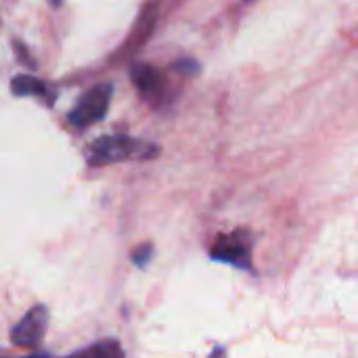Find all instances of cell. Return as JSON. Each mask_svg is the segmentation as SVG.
Segmentation results:
<instances>
[{
  "instance_id": "cell-1",
  "label": "cell",
  "mask_w": 358,
  "mask_h": 358,
  "mask_svg": "<svg viewBox=\"0 0 358 358\" xmlns=\"http://www.w3.org/2000/svg\"><path fill=\"white\" fill-rule=\"evenodd\" d=\"M155 155H157V147L143 138H132L126 134H111V136L96 138L88 147L86 162L92 168H101V166L120 164V162L151 159Z\"/></svg>"
},
{
  "instance_id": "cell-2",
  "label": "cell",
  "mask_w": 358,
  "mask_h": 358,
  "mask_svg": "<svg viewBox=\"0 0 358 358\" xmlns=\"http://www.w3.org/2000/svg\"><path fill=\"white\" fill-rule=\"evenodd\" d=\"M111 96H113L111 82H101V84L90 86L67 113V122L76 128H86L90 124L101 122L109 109Z\"/></svg>"
},
{
  "instance_id": "cell-3",
  "label": "cell",
  "mask_w": 358,
  "mask_h": 358,
  "mask_svg": "<svg viewBox=\"0 0 358 358\" xmlns=\"http://www.w3.org/2000/svg\"><path fill=\"white\" fill-rule=\"evenodd\" d=\"M210 256L214 260L250 271L252 268V239L245 231L220 235V237H216V241L210 250Z\"/></svg>"
},
{
  "instance_id": "cell-4",
  "label": "cell",
  "mask_w": 358,
  "mask_h": 358,
  "mask_svg": "<svg viewBox=\"0 0 358 358\" xmlns=\"http://www.w3.org/2000/svg\"><path fill=\"white\" fill-rule=\"evenodd\" d=\"M46 325H48V310L46 306L38 304L29 308L25 317L10 329V342L19 348H36L46 334Z\"/></svg>"
},
{
  "instance_id": "cell-5",
  "label": "cell",
  "mask_w": 358,
  "mask_h": 358,
  "mask_svg": "<svg viewBox=\"0 0 358 358\" xmlns=\"http://www.w3.org/2000/svg\"><path fill=\"white\" fill-rule=\"evenodd\" d=\"M157 4H145L134 27L130 29V36L126 38V42L122 44V48L115 52L117 59H126L130 55H134L151 36H153V29H155V23H157Z\"/></svg>"
},
{
  "instance_id": "cell-6",
  "label": "cell",
  "mask_w": 358,
  "mask_h": 358,
  "mask_svg": "<svg viewBox=\"0 0 358 358\" xmlns=\"http://www.w3.org/2000/svg\"><path fill=\"white\" fill-rule=\"evenodd\" d=\"M130 78H132V84L138 88V92L149 99V101H157L162 94H164V88H166V78L164 73L155 67V65H149V63H134L130 67Z\"/></svg>"
},
{
  "instance_id": "cell-7",
  "label": "cell",
  "mask_w": 358,
  "mask_h": 358,
  "mask_svg": "<svg viewBox=\"0 0 358 358\" xmlns=\"http://www.w3.org/2000/svg\"><path fill=\"white\" fill-rule=\"evenodd\" d=\"M10 92L17 96H46V84L34 76H15L10 80Z\"/></svg>"
},
{
  "instance_id": "cell-8",
  "label": "cell",
  "mask_w": 358,
  "mask_h": 358,
  "mask_svg": "<svg viewBox=\"0 0 358 358\" xmlns=\"http://www.w3.org/2000/svg\"><path fill=\"white\" fill-rule=\"evenodd\" d=\"M67 358H124V352L115 340H105V342L92 344L86 350H80Z\"/></svg>"
},
{
  "instance_id": "cell-9",
  "label": "cell",
  "mask_w": 358,
  "mask_h": 358,
  "mask_svg": "<svg viewBox=\"0 0 358 358\" xmlns=\"http://www.w3.org/2000/svg\"><path fill=\"white\" fill-rule=\"evenodd\" d=\"M151 256H153V245H151V243H143V245H138L136 250H132V262H134L138 268H145V266L149 264Z\"/></svg>"
},
{
  "instance_id": "cell-10",
  "label": "cell",
  "mask_w": 358,
  "mask_h": 358,
  "mask_svg": "<svg viewBox=\"0 0 358 358\" xmlns=\"http://www.w3.org/2000/svg\"><path fill=\"white\" fill-rule=\"evenodd\" d=\"M172 69L178 73H185V76H195V73H199L201 67L195 59H180V61L172 63Z\"/></svg>"
},
{
  "instance_id": "cell-11",
  "label": "cell",
  "mask_w": 358,
  "mask_h": 358,
  "mask_svg": "<svg viewBox=\"0 0 358 358\" xmlns=\"http://www.w3.org/2000/svg\"><path fill=\"white\" fill-rule=\"evenodd\" d=\"M13 44H15V55H19V61H21V63H25L27 67L36 69V61L27 57V48H25L21 42H13Z\"/></svg>"
}]
</instances>
